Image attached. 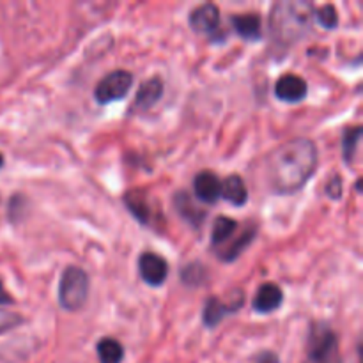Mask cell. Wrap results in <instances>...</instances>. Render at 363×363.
<instances>
[{
  "instance_id": "obj_1",
  "label": "cell",
  "mask_w": 363,
  "mask_h": 363,
  "mask_svg": "<svg viewBox=\"0 0 363 363\" xmlns=\"http://www.w3.org/2000/svg\"><path fill=\"white\" fill-rule=\"evenodd\" d=\"M318 147L308 138H293L269 152L266 181L275 194L293 195L307 184L318 169Z\"/></svg>"
},
{
  "instance_id": "obj_2",
  "label": "cell",
  "mask_w": 363,
  "mask_h": 363,
  "mask_svg": "<svg viewBox=\"0 0 363 363\" xmlns=\"http://www.w3.org/2000/svg\"><path fill=\"white\" fill-rule=\"evenodd\" d=\"M314 6L307 0H280L269 13V32L275 43L296 45L311 32Z\"/></svg>"
},
{
  "instance_id": "obj_3",
  "label": "cell",
  "mask_w": 363,
  "mask_h": 363,
  "mask_svg": "<svg viewBox=\"0 0 363 363\" xmlns=\"http://www.w3.org/2000/svg\"><path fill=\"white\" fill-rule=\"evenodd\" d=\"M305 363H342L339 337L326 323H314L308 330Z\"/></svg>"
},
{
  "instance_id": "obj_4",
  "label": "cell",
  "mask_w": 363,
  "mask_h": 363,
  "mask_svg": "<svg viewBox=\"0 0 363 363\" xmlns=\"http://www.w3.org/2000/svg\"><path fill=\"white\" fill-rule=\"evenodd\" d=\"M89 284L87 273L77 266H69L64 269L59 284V303L64 311L77 312L85 305L89 298Z\"/></svg>"
},
{
  "instance_id": "obj_5",
  "label": "cell",
  "mask_w": 363,
  "mask_h": 363,
  "mask_svg": "<svg viewBox=\"0 0 363 363\" xmlns=\"http://www.w3.org/2000/svg\"><path fill=\"white\" fill-rule=\"evenodd\" d=\"M131 85H133V74H131L130 71H112V73L106 74L105 78H101L99 84L96 85V101H98L99 105H108V103L119 101V99H123L124 96L130 92Z\"/></svg>"
},
{
  "instance_id": "obj_6",
  "label": "cell",
  "mask_w": 363,
  "mask_h": 363,
  "mask_svg": "<svg viewBox=\"0 0 363 363\" xmlns=\"http://www.w3.org/2000/svg\"><path fill=\"white\" fill-rule=\"evenodd\" d=\"M138 273L147 286L160 287L169 277V264L162 255L145 252L138 259Z\"/></svg>"
},
{
  "instance_id": "obj_7",
  "label": "cell",
  "mask_w": 363,
  "mask_h": 363,
  "mask_svg": "<svg viewBox=\"0 0 363 363\" xmlns=\"http://www.w3.org/2000/svg\"><path fill=\"white\" fill-rule=\"evenodd\" d=\"M307 82L293 73L284 74V77H280L275 84V96L280 101L298 103L307 96Z\"/></svg>"
},
{
  "instance_id": "obj_8",
  "label": "cell",
  "mask_w": 363,
  "mask_h": 363,
  "mask_svg": "<svg viewBox=\"0 0 363 363\" xmlns=\"http://www.w3.org/2000/svg\"><path fill=\"white\" fill-rule=\"evenodd\" d=\"M190 27L199 34H211L220 25V9L215 4H202L190 13Z\"/></svg>"
},
{
  "instance_id": "obj_9",
  "label": "cell",
  "mask_w": 363,
  "mask_h": 363,
  "mask_svg": "<svg viewBox=\"0 0 363 363\" xmlns=\"http://www.w3.org/2000/svg\"><path fill=\"white\" fill-rule=\"evenodd\" d=\"M220 191H222V181L216 174L204 170L199 172L194 179V194L195 199L208 204H215L220 199Z\"/></svg>"
},
{
  "instance_id": "obj_10",
  "label": "cell",
  "mask_w": 363,
  "mask_h": 363,
  "mask_svg": "<svg viewBox=\"0 0 363 363\" xmlns=\"http://www.w3.org/2000/svg\"><path fill=\"white\" fill-rule=\"evenodd\" d=\"M284 301V293L277 284H262L257 289L254 298V311H257L259 314H272L273 311L280 308Z\"/></svg>"
},
{
  "instance_id": "obj_11",
  "label": "cell",
  "mask_w": 363,
  "mask_h": 363,
  "mask_svg": "<svg viewBox=\"0 0 363 363\" xmlns=\"http://www.w3.org/2000/svg\"><path fill=\"white\" fill-rule=\"evenodd\" d=\"M163 94V82L160 80L158 77L151 78V80H145L144 84L138 89L137 96H135L133 108L140 110V112H145V110L152 108L156 103L162 99Z\"/></svg>"
},
{
  "instance_id": "obj_12",
  "label": "cell",
  "mask_w": 363,
  "mask_h": 363,
  "mask_svg": "<svg viewBox=\"0 0 363 363\" xmlns=\"http://www.w3.org/2000/svg\"><path fill=\"white\" fill-rule=\"evenodd\" d=\"M230 23H233L234 30L247 41H257L262 38V21L259 14H236V16L230 18Z\"/></svg>"
},
{
  "instance_id": "obj_13",
  "label": "cell",
  "mask_w": 363,
  "mask_h": 363,
  "mask_svg": "<svg viewBox=\"0 0 363 363\" xmlns=\"http://www.w3.org/2000/svg\"><path fill=\"white\" fill-rule=\"evenodd\" d=\"M223 197V201H227L229 204L241 208L248 202V190L245 181L241 179V176L233 174V176L225 177L222 181V191H220V199Z\"/></svg>"
},
{
  "instance_id": "obj_14",
  "label": "cell",
  "mask_w": 363,
  "mask_h": 363,
  "mask_svg": "<svg viewBox=\"0 0 363 363\" xmlns=\"http://www.w3.org/2000/svg\"><path fill=\"white\" fill-rule=\"evenodd\" d=\"M241 305H243V301H240V303H236V301H234V303L225 305V303H222V301H220L216 296L209 298V300L206 301L204 314H202L204 325L208 326V328H215V326L218 325V323L222 321L227 314H233V312H236Z\"/></svg>"
},
{
  "instance_id": "obj_15",
  "label": "cell",
  "mask_w": 363,
  "mask_h": 363,
  "mask_svg": "<svg viewBox=\"0 0 363 363\" xmlns=\"http://www.w3.org/2000/svg\"><path fill=\"white\" fill-rule=\"evenodd\" d=\"M174 208H176V211L194 227H199L204 222V211L195 206L194 199H191L186 191L176 194V197H174Z\"/></svg>"
},
{
  "instance_id": "obj_16",
  "label": "cell",
  "mask_w": 363,
  "mask_h": 363,
  "mask_svg": "<svg viewBox=\"0 0 363 363\" xmlns=\"http://www.w3.org/2000/svg\"><path fill=\"white\" fill-rule=\"evenodd\" d=\"M238 233V222H234L233 218H227V216H218L213 223L211 230V245L220 250V248L225 247L230 240L234 238V234Z\"/></svg>"
},
{
  "instance_id": "obj_17",
  "label": "cell",
  "mask_w": 363,
  "mask_h": 363,
  "mask_svg": "<svg viewBox=\"0 0 363 363\" xmlns=\"http://www.w3.org/2000/svg\"><path fill=\"white\" fill-rule=\"evenodd\" d=\"M124 202H126L128 209H130L131 215H133L138 222L144 223V225L149 223V220H151V208H149L147 201H145V197L142 195V191H130V194H126V197H124Z\"/></svg>"
},
{
  "instance_id": "obj_18",
  "label": "cell",
  "mask_w": 363,
  "mask_h": 363,
  "mask_svg": "<svg viewBox=\"0 0 363 363\" xmlns=\"http://www.w3.org/2000/svg\"><path fill=\"white\" fill-rule=\"evenodd\" d=\"M98 358L101 363H121L124 358V350L116 339L105 337L98 342Z\"/></svg>"
},
{
  "instance_id": "obj_19",
  "label": "cell",
  "mask_w": 363,
  "mask_h": 363,
  "mask_svg": "<svg viewBox=\"0 0 363 363\" xmlns=\"http://www.w3.org/2000/svg\"><path fill=\"white\" fill-rule=\"evenodd\" d=\"M254 236H255V229H254V227H252V229H250V227H248V229L245 230L243 234H240V236H238L236 240H234L233 243L229 245V247L223 248V250L218 252V257L222 259V261H227V262L234 261V259L240 257L241 252H243L245 248H247L248 245L252 243Z\"/></svg>"
},
{
  "instance_id": "obj_20",
  "label": "cell",
  "mask_w": 363,
  "mask_h": 363,
  "mask_svg": "<svg viewBox=\"0 0 363 363\" xmlns=\"http://www.w3.org/2000/svg\"><path fill=\"white\" fill-rule=\"evenodd\" d=\"M360 137H362L360 126L350 128V130H346V133H344L342 149H344V160H346V163L353 162L354 151H357V145H358V140H360Z\"/></svg>"
},
{
  "instance_id": "obj_21",
  "label": "cell",
  "mask_w": 363,
  "mask_h": 363,
  "mask_svg": "<svg viewBox=\"0 0 363 363\" xmlns=\"http://www.w3.org/2000/svg\"><path fill=\"white\" fill-rule=\"evenodd\" d=\"M314 18L318 20V23L321 27L328 28V30H333L339 25V13L333 6H323L321 9H318V13H314Z\"/></svg>"
},
{
  "instance_id": "obj_22",
  "label": "cell",
  "mask_w": 363,
  "mask_h": 363,
  "mask_svg": "<svg viewBox=\"0 0 363 363\" xmlns=\"http://www.w3.org/2000/svg\"><path fill=\"white\" fill-rule=\"evenodd\" d=\"M21 323V318L14 312H7L4 308H0V333L7 332V330L14 328Z\"/></svg>"
},
{
  "instance_id": "obj_23",
  "label": "cell",
  "mask_w": 363,
  "mask_h": 363,
  "mask_svg": "<svg viewBox=\"0 0 363 363\" xmlns=\"http://www.w3.org/2000/svg\"><path fill=\"white\" fill-rule=\"evenodd\" d=\"M326 191H328L332 199H340V195H342V179L339 176L333 177L328 183V186H326Z\"/></svg>"
},
{
  "instance_id": "obj_24",
  "label": "cell",
  "mask_w": 363,
  "mask_h": 363,
  "mask_svg": "<svg viewBox=\"0 0 363 363\" xmlns=\"http://www.w3.org/2000/svg\"><path fill=\"white\" fill-rule=\"evenodd\" d=\"M254 363H280V360L275 353H272V351H264V353H259L257 357H255Z\"/></svg>"
},
{
  "instance_id": "obj_25",
  "label": "cell",
  "mask_w": 363,
  "mask_h": 363,
  "mask_svg": "<svg viewBox=\"0 0 363 363\" xmlns=\"http://www.w3.org/2000/svg\"><path fill=\"white\" fill-rule=\"evenodd\" d=\"M11 296L9 294L6 293V291H4V286H2V282H0V303H11Z\"/></svg>"
},
{
  "instance_id": "obj_26",
  "label": "cell",
  "mask_w": 363,
  "mask_h": 363,
  "mask_svg": "<svg viewBox=\"0 0 363 363\" xmlns=\"http://www.w3.org/2000/svg\"><path fill=\"white\" fill-rule=\"evenodd\" d=\"M4 167V156H2V152H0V169H2Z\"/></svg>"
}]
</instances>
